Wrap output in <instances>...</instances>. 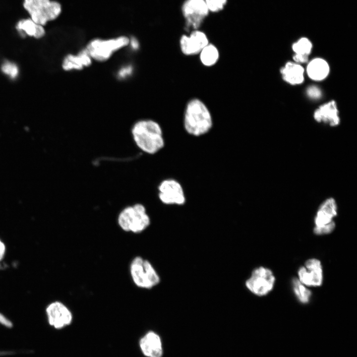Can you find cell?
Masks as SVG:
<instances>
[{"instance_id": "5", "label": "cell", "mask_w": 357, "mask_h": 357, "mask_svg": "<svg viewBox=\"0 0 357 357\" xmlns=\"http://www.w3.org/2000/svg\"><path fill=\"white\" fill-rule=\"evenodd\" d=\"M129 271L133 282L139 288L151 289L160 282V277L151 262L141 256L132 260Z\"/></svg>"}, {"instance_id": "21", "label": "cell", "mask_w": 357, "mask_h": 357, "mask_svg": "<svg viewBox=\"0 0 357 357\" xmlns=\"http://www.w3.org/2000/svg\"><path fill=\"white\" fill-rule=\"evenodd\" d=\"M199 54L201 63L207 67L215 65L220 57L218 49L215 45L210 43L206 46Z\"/></svg>"}, {"instance_id": "30", "label": "cell", "mask_w": 357, "mask_h": 357, "mask_svg": "<svg viewBox=\"0 0 357 357\" xmlns=\"http://www.w3.org/2000/svg\"><path fill=\"white\" fill-rule=\"evenodd\" d=\"M131 70L130 67L123 68L119 71V75L121 77H125L129 75L131 73Z\"/></svg>"}, {"instance_id": "27", "label": "cell", "mask_w": 357, "mask_h": 357, "mask_svg": "<svg viewBox=\"0 0 357 357\" xmlns=\"http://www.w3.org/2000/svg\"><path fill=\"white\" fill-rule=\"evenodd\" d=\"M0 325L7 328H10L12 326V323L8 318L0 312Z\"/></svg>"}, {"instance_id": "19", "label": "cell", "mask_w": 357, "mask_h": 357, "mask_svg": "<svg viewBox=\"0 0 357 357\" xmlns=\"http://www.w3.org/2000/svg\"><path fill=\"white\" fill-rule=\"evenodd\" d=\"M16 28L22 36L27 35L36 38H40L45 33L43 26L35 23L30 18L20 20L17 22Z\"/></svg>"}, {"instance_id": "11", "label": "cell", "mask_w": 357, "mask_h": 357, "mask_svg": "<svg viewBox=\"0 0 357 357\" xmlns=\"http://www.w3.org/2000/svg\"><path fill=\"white\" fill-rule=\"evenodd\" d=\"M49 324L57 329H62L71 324L72 314L62 302L55 301L50 303L46 309Z\"/></svg>"}, {"instance_id": "28", "label": "cell", "mask_w": 357, "mask_h": 357, "mask_svg": "<svg viewBox=\"0 0 357 357\" xmlns=\"http://www.w3.org/2000/svg\"><path fill=\"white\" fill-rule=\"evenodd\" d=\"M129 45H130L131 47L134 50H136L138 49L139 43L137 40L133 37L129 39Z\"/></svg>"}, {"instance_id": "9", "label": "cell", "mask_w": 357, "mask_h": 357, "mask_svg": "<svg viewBox=\"0 0 357 357\" xmlns=\"http://www.w3.org/2000/svg\"><path fill=\"white\" fill-rule=\"evenodd\" d=\"M160 201L167 205H183L186 197L181 184L174 178L163 180L158 186Z\"/></svg>"}, {"instance_id": "8", "label": "cell", "mask_w": 357, "mask_h": 357, "mask_svg": "<svg viewBox=\"0 0 357 357\" xmlns=\"http://www.w3.org/2000/svg\"><path fill=\"white\" fill-rule=\"evenodd\" d=\"M275 282V278L271 270L260 266L253 270L245 284L250 292L261 297L266 295L273 289Z\"/></svg>"}, {"instance_id": "15", "label": "cell", "mask_w": 357, "mask_h": 357, "mask_svg": "<svg viewBox=\"0 0 357 357\" xmlns=\"http://www.w3.org/2000/svg\"><path fill=\"white\" fill-rule=\"evenodd\" d=\"M143 354L148 357H161L162 348L159 336L153 332H149L139 341Z\"/></svg>"}, {"instance_id": "10", "label": "cell", "mask_w": 357, "mask_h": 357, "mask_svg": "<svg viewBox=\"0 0 357 357\" xmlns=\"http://www.w3.org/2000/svg\"><path fill=\"white\" fill-rule=\"evenodd\" d=\"M209 43L207 35L199 29L191 31L188 35L182 34L179 41L180 51L185 56L199 54Z\"/></svg>"}, {"instance_id": "20", "label": "cell", "mask_w": 357, "mask_h": 357, "mask_svg": "<svg viewBox=\"0 0 357 357\" xmlns=\"http://www.w3.org/2000/svg\"><path fill=\"white\" fill-rule=\"evenodd\" d=\"M312 47V43L308 39L300 38L293 44L292 49L296 53L293 57V60L298 63L306 62Z\"/></svg>"}, {"instance_id": "18", "label": "cell", "mask_w": 357, "mask_h": 357, "mask_svg": "<svg viewBox=\"0 0 357 357\" xmlns=\"http://www.w3.org/2000/svg\"><path fill=\"white\" fill-rule=\"evenodd\" d=\"M308 76L314 80H321L325 78L329 72V66L324 60L316 58L312 60L307 66Z\"/></svg>"}, {"instance_id": "24", "label": "cell", "mask_w": 357, "mask_h": 357, "mask_svg": "<svg viewBox=\"0 0 357 357\" xmlns=\"http://www.w3.org/2000/svg\"><path fill=\"white\" fill-rule=\"evenodd\" d=\"M2 71L11 78H15L18 74V68L15 64L6 61L1 66Z\"/></svg>"}, {"instance_id": "7", "label": "cell", "mask_w": 357, "mask_h": 357, "mask_svg": "<svg viewBox=\"0 0 357 357\" xmlns=\"http://www.w3.org/2000/svg\"><path fill=\"white\" fill-rule=\"evenodd\" d=\"M186 30L198 29L210 13L204 0H184L181 6Z\"/></svg>"}, {"instance_id": "22", "label": "cell", "mask_w": 357, "mask_h": 357, "mask_svg": "<svg viewBox=\"0 0 357 357\" xmlns=\"http://www.w3.org/2000/svg\"><path fill=\"white\" fill-rule=\"evenodd\" d=\"M294 292L299 301L302 303L309 302L311 295V291L302 284L298 279L294 278L292 281Z\"/></svg>"}, {"instance_id": "1", "label": "cell", "mask_w": 357, "mask_h": 357, "mask_svg": "<svg viewBox=\"0 0 357 357\" xmlns=\"http://www.w3.org/2000/svg\"><path fill=\"white\" fill-rule=\"evenodd\" d=\"M131 134L135 145L146 154L154 155L165 146L162 128L153 119H144L136 121L131 126Z\"/></svg>"}, {"instance_id": "6", "label": "cell", "mask_w": 357, "mask_h": 357, "mask_svg": "<svg viewBox=\"0 0 357 357\" xmlns=\"http://www.w3.org/2000/svg\"><path fill=\"white\" fill-rule=\"evenodd\" d=\"M23 5L30 18L42 26L56 19L61 11L60 4L55 0H24Z\"/></svg>"}, {"instance_id": "3", "label": "cell", "mask_w": 357, "mask_h": 357, "mask_svg": "<svg viewBox=\"0 0 357 357\" xmlns=\"http://www.w3.org/2000/svg\"><path fill=\"white\" fill-rule=\"evenodd\" d=\"M117 222L122 231L137 234L149 227L151 219L145 206L137 203L123 208L118 216Z\"/></svg>"}, {"instance_id": "16", "label": "cell", "mask_w": 357, "mask_h": 357, "mask_svg": "<svg viewBox=\"0 0 357 357\" xmlns=\"http://www.w3.org/2000/svg\"><path fill=\"white\" fill-rule=\"evenodd\" d=\"M314 118L318 122L328 123L335 126L340 123L338 111L336 102L332 100L319 107L314 113Z\"/></svg>"}, {"instance_id": "29", "label": "cell", "mask_w": 357, "mask_h": 357, "mask_svg": "<svg viewBox=\"0 0 357 357\" xmlns=\"http://www.w3.org/2000/svg\"><path fill=\"white\" fill-rule=\"evenodd\" d=\"M5 245L4 243L0 239V261L4 257L5 253Z\"/></svg>"}, {"instance_id": "12", "label": "cell", "mask_w": 357, "mask_h": 357, "mask_svg": "<svg viewBox=\"0 0 357 357\" xmlns=\"http://www.w3.org/2000/svg\"><path fill=\"white\" fill-rule=\"evenodd\" d=\"M298 280L304 285L318 287L322 285L323 273L321 262L316 258L307 260L298 271Z\"/></svg>"}, {"instance_id": "2", "label": "cell", "mask_w": 357, "mask_h": 357, "mask_svg": "<svg viewBox=\"0 0 357 357\" xmlns=\"http://www.w3.org/2000/svg\"><path fill=\"white\" fill-rule=\"evenodd\" d=\"M212 126V115L206 105L198 98L190 100L186 105L183 116L186 132L198 137L207 133Z\"/></svg>"}, {"instance_id": "25", "label": "cell", "mask_w": 357, "mask_h": 357, "mask_svg": "<svg viewBox=\"0 0 357 357\" xmlns=\"http://www.w3.org/2000/svg\"><path fill=\"white\" fill-rule=\"evenodd\" d=\"M335 227V223L334 221H333L330 224L323 227H315L313 229V232L315 234L318 235L328 234L333 231Z\"/></svg>"}, {"instance_id": "14", "label": "cell", "mask_w": 357, "mask_h": 357, "mask_svg": "<svg viewBox=\"0 0 357 357\" xmlns=\"http://www.w3.org/2000/svg\"><path fill=\"white\" fill-rule=\"evenodd\" d=\"M337 215V205L333 198L326 199L320 205L314 219L316 227L327 225L333 221Z\"/></svg>"}, {"instance_id": "23", "label": "cell", "mask_w": 357, "mask_h": 357, "mask_svg": "<svg viewBox=\"0 0 357 357\" xmlns=\"http://www.w3.org/2000/svg\"><path fill=\"white\" fill-rule=\"evenodd\" d=\"M210 13H218L226 7L228 0H204Z\"/></svg>"}, {"instance_id": "13", "label": "cell", "mask_w": 357, "mask_h": 357, "mask_svg": "<svg viewBox=\"0 0 357 357\" xmlns=\"http://www.w3.org/2000/svg\"><path fill=\"white\" fill-rule=\"evenodd\" d=\"M93 60L84 48L76 54H69L64 58L62 67L65 71H80L89 67Z\"/></svg>"}, {"instance_id": "4", "label": "cell", "mask_w": 357, "mask_h": 357, "mask_svg": "<svg viewBox=\"0 0 357 357\" xmlns=\"http://www.w3.org/2000/svg\"><path fill=\"white\" fill-rule=\"evenodd\" d=\"M129 38L125 36L108 39L96 38L91 40L85 46L93 60L105 62L110 60L117 52L128 46Z\"/></svg>"}, {"instance_id": "17", "label": "cell", "mask_w": 357, "mask_h": 357, "mask_svg": "<svg viewBox=\"0 0 357 357\" xmlns=\"http://www.w3.org/2000/svg\"><path fill=\"white\" fill-rule=\"evenodd\" d=\"M280 72L283 79L291 84H298L303 81L304 69L298 64L288 62L281 68Z\"/></svg>"}, {"instance_id": "26", "label": "cell", "mask_w": 357, "mask_h": 357, "mask_svg": "<svg viewBox=\"0 0 357 357\" xmlns=\"http://www.w3.org/2000/svg\"><path fill=\"white\" fill-rule=\"evenodd\" d=\"M306 92L310 97L314 99L319 98L321 96L320 90L315 86L309 87L307 89Z\"/></svg>"}]
</instances>
